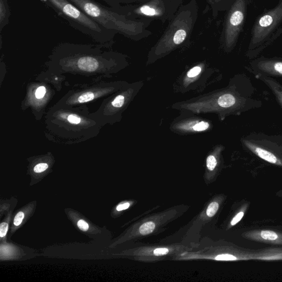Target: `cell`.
I'll use <instances>...</instances> for the list:
<instances>
[{"label":"cell","instance_id":"1","mask_svg":"<svg viewBox=\"0 0 282 282\" xmlns=\"http://www.w3.org/2000/svg\"><path fill=\"white\" fill-rule=\"evenodd\" d=\"M263 104L251 79L245 74H238L230 79L226 88L177 102L172 107L195 114H215L223 121L230 115L240 116Z\"/></svg>","mask_w":282,"mask_h":282},{"label":"cell","instance_id":"2","mask_svg":"<svg viewBox=\"0 0 282 282\" xmlns=\"http://www.w3.org/2000/svg\"><path fill=\"white\" fill-rule=\"evenodd\" d=\"M197 0H190L183 4L169 21L161 37L151 48L147 56V64H153L189 43L198 18Z\"/></svg>","mask_w":282,"mask_h":282},{"label":"cell","instance_id":"3","mask_svg":"<svg viewBox=\"0 0 282 282\" xmlns=\"http://www.w3.org/2000/svg\"><path fill=\"white\" fill-rule=\"evenodd\" d=\"M106 30L121 34L130 40L140 41L150 37L151 24L143 20L129 18L96 0H70Z\"/></svg>","mask_w":282,"mask_h":282},{"label":"cell","instance_id":"4","mask_svg":"<svg viewBox=\"0 0 282 282\" xmlns=\"http://www.w3.org/2000/svg\"><path fill=\"white\" fill-rule=\"evenodd\" d=\"M71 27L101 44H113L116 34L106 30L70 0H40Z\"/></svg>","mask_w":282,"mask_h":282},{"label":"cell","instance_id":"5","mask_svg":"<svg viewBox=\"0 0 282 282\" xmlns=\"http://www.w3.org/2000/svg\"><path fill=\"white\" fill-rule=\"evenodd\" d=\"M282 34V0L273 8L265 10L253 25L246 56L253 60L272 46Z\"/></svg>","mask_w":282,"mask_h":282},{"label":"cell","instance_id":"6","mask_svg":"<svg viewBox=\"0 0 282 282\" xmlns=\"http://www.w3.org/2000/svg\"><path fill=\"white\" fill-rule=\"evenodd\" d=\"M183 3L184 0H142L133 4L111 7L133 19L146 20L150 24L157 20L164 24L176 15Z\"/></svg>","mask_w":282,"mask_h":282},{"label":"cell","instance_id":"7","mask_svg":"<svg viewBox=\"0 0 282 282\" xmlns=\"http://www.w3.org/2000/svg\"><path fill=\"white\" fill-rule=\"evenodd\" d=\"M250 3L251 0H233L226 11L220 37V45L227 53L232 52L237 45L243 32Z\"/></svg>","mask_w":282,"mask_h":282},{"label":"cell","instance_id":"8","mask_svg":"<svg viewBox=\"0 0 282 282\" xmlns=\"http://www.w3.org/2000/svg\"><path fill=\"white\" fill-rule=\"evenodd\" d=\"M241 141L246 149L262 160L282 166V135L251 133Z\"/></svg>","mask_w":282,"mask_h":282},{"label":"cell","instance_id":"9","mask_svg":"<svg viewBox=\"0 0 282 282\" xmlns=\"http://www.w3.org/2000/svg\"><path fill=\"white\" fill-rule=\"evenodd\" d=\"M214 72V69L209 68L205 61L194 64L178 78L173 88L177 92L182 93L205 88L208 79L212 77Z\"/></svg>","mask_w":282,"mask_h":282},{"label":"cell","instance_id":"10","mask_svg":"<svg viewBox=\"0 0 282 282\" xmlns=\"http://www.w3.org/2000/svg\"><path fill=\"white\" fill-rule=\"evenodd\" d=\"M180 115L172 121L170 130L180 135H195L206 133L213 127L211 121L189 112H180Z\"/></svg>","mask_w":282,"mask_h":282},{"label":"cell","instance_id":"11","mask_svg":"<svg viewBox=\"0 0 282 282\" xmlns=\"http://www.w3.org/2000/svg\"><path fill=\"white\" fill-rule=\"evenodd\" d=\"M245 69L253 75L271 77H282V59L279 57L259 56L251 60Z\"/></svg>","mask_w":282,"mask_h":282},{"label":"cell","instance_id":"12","mask_svg":"<svg viewBox=\"0 0 282 282\" xmlns=\"http://www.w3.org/2000/svg\"><path fill=\"white\" fill-rule=\"evenodd\" d=\"M255 77L268 86L282 109V85L276 79L271 77L263 75H256Z\"/></svg>","mask_w":282,"mask_h":282},{"label":"cell","instance_id":"13","mask_svg":"<svg viewBox=\"0 0 282 282\" xmlns=\"http://www.w3.org/2000/svg\"><path fill=\"white\" fill-rule=\"evenodd\" d=\"M79 57L77 59L78 68L83 71L93 72L97 70L99 66L98 58L95 55L78 54Z\"/></svg>","mask_w":282,"mask_h":282},{"label":"cell","instance_id":"14","mask_svg":"<svg viewBox=\"0 0 282 282\" xmlns=\"http://www.w3.org/2000/svg\"><path fill=\"white\" fill-rule=\"evenodd\" d=\"M233 0H208L207 2L210 6L213 18L218 17L220 12L226 11Z\"/></svg>","mask_w":282,"mask_h":282},{"label":"cell","instance_id":"15","mask_svg":"<svg viewBox=\"0 0 282 282\" xmlns=\"http://www.w3.org/2000/svg\"><path fill=\"white\" fill-rule=\"evenodd\" d=\"M11 11L8 0H0V32L10 23Z\"/></svg>","mask_w":282,"mask_h":282},{"label":"cell","instance_id":"16","mask_svg":"<svg viewBox=\"0 0 282 282\" xmlns=\"http://www.w3.org/2000/svg\"><path fill=\"white\" fill-rule=\"evenodd\" d=\"M260 238L267 242L272 243H279L280 242V238L279 235L271 230H262L258 234Z\"/></svg>","mask_w":282,"mask_h":282},{"label":"cell","instance_id":"17","mask_svg":"<svg viewBox=\"0 0 282 282\" xmlns=\"http://www.w3.org/2000/svg\"><path fill=\"white\" fill-rule=\"evenodd\" d=\"M106 3L108 6L114 7L120 5L133 4L139 3L142 0H102Z\"/></svg>","mask_w":282,"mask_h":282},{"label":"cell","instance_id":"18","mask_svg":"<svg viewBox=\"0 0 282 282\" xmlns=\"http://www.w3.org/2000/svg\"><path fill=\"white\" fill-rule=\"evenodd\" d=\"M156 228L155 223L153 222H147L143 224L139 229L141 235H146L153 232Z\"/></svg>","mask_w":282,"mask_h":282},{"label":"cell","instance_id":"19","mask_svg":"<svg viewBox=\"0 0 282 282\" xmlns=\"http://www.w3.org/2000/svg\"><path fill=\"white\" fill-rule=\"evenodd\" d=\"M95 98V94L92 92H89L82 94V95L79 96L77 100L76 103H85L90 102V101L93 100Z\"/></svg>","mask_w":282,"mask_h":282},{"label":"cell","instance_id":"20","mask_svg":"<svg viewBox=\"0 0 282 282\" xmlns=\"http://www.w3.org/2000/svg\"><path fill=\"white\" fill-rule=\"evenodd\" d=\"M219 208V204L218 202H213L208 206L206 211V214L209 218H212L214 216L216 212L218 211Z\"/></svg>","mask_w":282,"mask_h":282},{"label":"cell","instance_id":"21","mask_svg":"<svg viewBox=\"0 0 282 282\" xmlns=\"http://www.w3.org/2000/svg\"><path fill=\"white\" fill-rule=\"evenodd\" d=\"M237 258L232 255L222 254L215 257V259L218 261H234Z\"/></svg>","mask_w":282,"mask_h":282},{"label":"cell","instance_id":"22","mask_svg":"<svg viewBox=\"0 0 282 282\" xmlns=\"http://www.w3.org/2000/svg\"><path fill=\"white\" fill-rule=\"evenodd\" d=\"M48 167V165L46 163H40L35 166L34 171L37 173L41 172L46 170Z\"/></svg>","mask_w":282,"mask_h":282},{"label":"cell","instance_id":"23","mask_svg":"<svg viewBox=\"0 0 282 282\" xmlns=\"http://www.w3.org/2000/svg\"><path fill=\"white\" fill-rule=\"evenodd\" d=\"M25 214L23 212H19L15 216V218H14V225L16 226H19L21 223L23 222Z\"/></svg>","mask_w":282,"mask_h":282},{"label":"cell","instance_id":"24","mask_svg":"<svg viewBox=\"0 0 282 282\" xmlns=\"http://www.w3.org/2000/svg\"><path fill=\"white\" fill-rule=\"evenodd\" d=\"M46 93V89L45 86H41L35 92V97L37 99H41L45 97Z\"/></svg>","mask_w":282,"mask_h":282},{"label":"cell","instance_id":"25","mask_svg":"<svg viewBox=\"0 0 282 282\" xmlns=\"http://www.w3.org/2000/svg\"><path fill=\"white\" fill-rule=\"evenodd\" d=\"M69 122L72 124H78L81 122V119L76 115H70L68 118Z\"/></svg>","mask_w":282,"mask_h":282},{"label":"cell","instance_id":"26","mask_svg":"<svg viewBox=\"0 0 282 282\" xmlns=\"http://www.w3.org/2000/svg\"><path fill=\"white\" fill-rule=\"evenodd\" d=\"M9 226L7 223H2L0 225V236L3 237L6 236L8 231Z\"/></svg>","mask_w":282,"mask_h":282},{"label":"cell","instance_id":"27","mask_svg":"<svg viewBox=\"0 0 282 282\" xmlns=\"http://www.w3.org/2000/svg\"><path fill=\"white\" fill-rule=\"evenodd\" d=\"M244 213L243 212H241L237 213L231 222V226H235L238 222H240L244 216Z\"/></svg>","mask_w":282,"mask_h":282},{"label":"cell","instance_id":"28","mask_svg":"<svg viewBox=\"0 0 282 282\" xmlns=\"http://www.w3.org/2000/svg\"><path fill=\"white\" fill-rule=\"evenodd\" d=\"M169 251L167 248H159L154 251V254L156 256L167 255Z\"/></svg>","mask_w":282,"mask_h":282},{"label":"cell","instance_id":"29","mask_svg":"<svg viewBox=\"0 0 282 282\" xmlns=\"http://www.w3.org/2000/svg\"><path fill=\"white\" fill-rule=\"evenodd\" d=\"M77 226L78 228L82 231H86L89 228L88 223L83 220L79 221L77 223Z\"/></svg>","mask_w":282,"mask_h":282},{"label":"cell","instance_id":"30","mask_svg":"<svg viewBox=\"0 0 282 282\" xmlns=\"http://www.w3.org/2000/svg\"><path fill=\"white\" fill-rule=\"evenodd\" d=\"M130 206V204L129 203H125L124 204H121L119 205L117 208V211H121L123 210H125V209H127Z\"/></svg>","mask_w":282,"mask_h":282}]
</instances>
